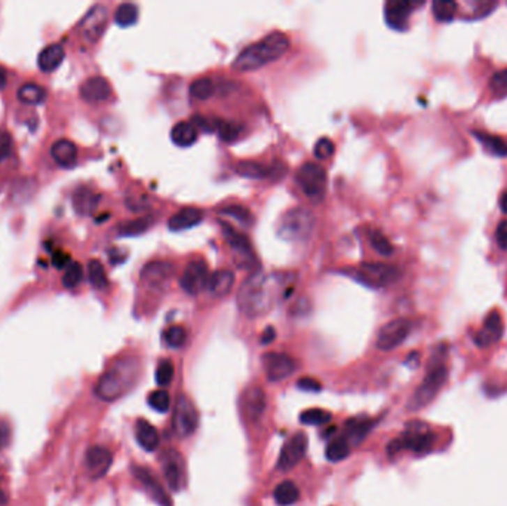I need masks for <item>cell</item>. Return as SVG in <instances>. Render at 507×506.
Masks as SVG:
<instances>
[{"label": "cell", "instance_id": "74e56055", "mask_svg": "<svg viewBox=\"0 0 507 506\" xmlns=\"http://www.w3.org/2000/svg\"><path fill=\"white\" fill-rule=\"evenodd\" d=\"M218 214L239 221L241 225H243V226H251L252 221H254L251 211L248 208H245V207H242V205H226V207L220 208Z\"/></svg>", "mask_w": 507, "mask_h": 506}, {"label": "cell", "instance_id": "9a60e30c", "mask_svg": "<svg viewBox=\"0 0 507 506\" xmlns=\"http://www.w3.org/2000/svg\"><path fill=\"white\" fill-rule=\"evenodd\" d=\"M209 276L208 265L204 260H193L186 266L180 284L186 292L195 296L208 287Z\"/></svg>", "mask_w": 507, "mask_h": 506}, {"label": "cell", "instance_id": "d6986e66", "mask_svg": "<svg viewBox=\"0 0 507 506\" xmlns=\"http://www.w3.org/2000/svg\"><path fill=\"white\" fill-rule=\"evenodd\" d=\"M503 329H504V325H503L500 312L492 311L485 318V322H483L480 332H478V334L475 336L476 345L480 348H487L495 342H499L503 336Z\"/></svg>", "mask_w": 507, "mask_h": 506}, {"label": "cell", "instance_id": "c3c4849f", "mask_svg": "<svg viewBox=\"0 0 507 506\" xmlns=\"http://www.w3.org/2000/svg\"><path fill=\"white\" fill-rule=\"evenodd\" d=\"M214 129L218 133V135L226 140V141H233L234 138H238L241 134V126L236 122H227V121H217L214 124Z\"/></svg>", "mask_w": 507, "mask_h": 506}, {"label": "cell", "instance_id": "e575fe53", "mask_svg": "<svg viewBox=\"0 0 507 506\" xmlns=\"http://www.w3.org/2000/svg\"><path fill=\"white\" fill-rule=\"evenodd\" d=\"M351 452V445L349 444V441L340 435V437L334 438L331 442L328 444L326 447V459L329 462H341L345 461L346 457H349Z\"/></svg>", "mask_w": 507, "mask_h": 506}, {"label": "cell", "instance_id": "44dd1931", "mask_svg": "<svg viewBox=\"0 0 507 506\" xmlns=\"http://www.w3.org/2000/svg\"><path fill=\"white\" fill-rule=\"evenodd\" d=\"M174 274V266L168 262H150L141 270V281L149 287L159 288L167 284Z\"/></svg>", "mask_w": 507, "mask_h": 506}, {"label": "cell", "instance_id": "484cf974", "mask_svg": "<svg viewBox=\"0 0 507 506\" xmlns=\"http://www.w3.org/2000/svg\"><path fill=\"white\" fill-rule=\"evenodd\" d=\"M202 218H204V213L199 208L186 207L169 218L168 226L174 232H180V230L190 229V228L199 225V223L202 221Z\"/></svg>", "mask_w": 507, "mask_h": 506}, {"label": "cell", "instance_id": "680465c9", "mask_svg": "<svg viewBox=\"0 0 507 506\" xmlns=\"http://www.w3.org/2000/svg\"><path fill=\"white\" fill-rule=\"evenodd\" d=\"M275 337H276L275 328H273V327H268V328H266V329H264V333H263V336H262V343H263V345L272 343L273 340H275Z\"/></svg>", "mask_w": 507, "mask_h": 506}, {"label": "cell", "instance_id": "b9f144b4", "mask_svg": "<svg viewBox=\"0 0 507 506\" xmlns=\"http://www.w3.org/2000/svg\"><path fill=\"white\" fill-rule=\"evenodd\" d=\"M331 413L322 410V408H310L305 410L300 415V422L304 425H312V426H321L331 420Z\"/></svg>", "mask_w": 507, "mask_h": 506}, {"label": "cell", "instance_id": "f35d334b", "mask_svg": "<svg viewBox=\"0 0 507 506\" xmlns=\"http://www.w3.org/2000/svg\"><path fill=\"white\" fill-rule=\"evenodd\" d=\"M138 20V6L134 3H122L116 9L114 21L121 27H129Z\"/></svg>", "mask_w": 507, "mask_h": 506}, {"label": "cell", "instance_id": "4fadbf2b", "mask_svg": "<svg viewBox=\"0 0 507 506\" xmlns=\"http://www.w3.org/2000/svg\"><path fill=\"white\" fill-rule=\"evenodd\" d=\"M263 367L270 382H280L297 370V362L287 354L279 352H267L263 355Z\"/></svg>", "mask_w": 507, "mask_h": 506}, {"label": "cell", "instance_id": "816d5d0a", "mask_svg": "<svg viewBox=\"0 0 507 506\" xmlns=\"http://www.w3.org/2000/svg\"><path fill=\"white\" fill-rule=\"evenodd\" d=\"M335 151V146L329 138H321L317 143L315 144L313 153L317 159H328L334 155Z\"/></svg>", "mask_w": 507, "mask_h": 506}, {"label": "cell", "instance_id": "11a10c76", "mask_svg": "<svg viewBox=\"0 0 507 506\" xmlns=\"http://www.w3.org/2000/svg\"><path fill=\"white\" fill-rule=\"evenodd\" d=\"M495 241H497L501 250L507 251V220L501 221L499 225L497 232H495Z\"/></svg>", "mask_w": 507, "mask_h": 506}, {"label": "cell", "instance_id": "f1b7e54d", "mask_svg": "<svg viewBox=\"0 0 507 506\" xmlns=\"http://www.w3.org/2000/svg\"><path fill=\"white\" fill-rule=\"evenodd\" d=\"M233 284H234V274L232 270L221 269L209 276L206 288L209 290L212 296L224 297L226 294L230 292Z\"/></svg>", "mask_w": 507, "mask_h": 506}, {"label": "cell", "instance_id": "4316f807", "mask_svg": "<svg viewBox=\"0 0 507 506\" xmlns=\"http://www.w3.org/2000/svg\"><path fill=\"white\" fill-rule=\"evenodd\" d=\"M51 155L60 167L70 168L77 161V147L70 140H58L51 147Z\"/></svg>", "mask_w": 507, "mask_h": 506}, {"label": "cell", "instance_id": "2e32d148", "mask_svg": "<svg viewBox=\"0 0 507 506\" xmlns=\"http://www.w3.org/2000/svg\"><path fill=\"white\" fill-rule=\"evenodd\" d=\"M236 172L246 179L279 180L280 177H284L285 175V167L284 165H280V167L279 165H264V163L255 162V161H242L236 165Z\"/></svg>", "mask_w": 507, "mask_h": 506}, {"label": "cell", "instance_id": "94428289", "mask_svg": "<svg viewBox=\"0 0 507 506\" xmlns=\"http://www.w3.org/2000/svg\"><path fill=\"white\" fill-rule=\"evenodd\" d=\"M500 208H501V211H503V213H506L507 214V192L501 196V199H500Z\"/></svg>", "mask_w": 507, "mask_h": 506}, {"label": "cell", "instance_id": "8d00e7d4", "mask_svg": "<svg viewBox=\"0 0 507 506\" xmlns=\"http://www.w3.org/2000/svg\"><path fill=\"white\" fill-rule=\"evenodd\" d=\"M153 221H155V218L151 216H144L131 221H126L123 225H121L119 233L123 235V237H137V235H141L149 230L153 225Z\"/></svg>", "mask_w": 507, "mask_h": 506}, {"label": "cell", "instance_id": "ffe728a7", "mask_svg": "<svg viewBox=\"0 0 507 506\" xmlns=\"http://www.w3.org/2000/svg\"><path fill=\"white\" fill-rule=\"evenodd\" d=\"M412 10H414V3L412 2H407V0H391V2L386 3L384 9L387 24L396 30H405Z\"/></svg>", "mask_w": 507, "mask_h": 506}, {"label": "cell", "instance_id": "9c48e42d", "mask_svg": "<svg viewBox=\"0 0 507 506\" xmlns=\"http://www.w3.org/2000/svg\"><path fill=\"white\" fill-rule=\"evenodd\" d=\"M172 426L180 437H190L199 426V413L186 395H179L174 407Z\"/></svg>", "mask_w": 507, "mask_h": 506}, {"label": "cell", "instance_id": "277c9868", "mask_svg": "<svg viewBox=\"0 0 507 506\" xmlns=\"http://www.w3.org/2000/svg\"><path fill=\"white\" fill-rule=\"evenodd\" d=\"M448 380V369L441 358L432 359L429 364L427 374L424 375L423 382L418 385L416 392L412 394L408 410L409 411H420L424 407H427L433 399L441 392L444 385Z\"/></svg>", "mask_w": 507, "mask_h": 506}, {"label": "cell", "instance_id": "d6a6232c", "mask_svg": "<svg viewBox=\"0 0 507 506\" xmlns=\"http://www.w3.org/2000/svg\"><path fill=\"white\" fill-rule=\"evenodd\" d=\"M273 496L279 506H291L300 499V490L296 486V482L287 479V481H282L280 484L275 489Z\"/></svg>", "mask_w": 507, "mask_h": 506}, {"label": "cell", "instance_id": "6125c7cd", "mask_svg": "<svg viewBox=\"0 0 507 506\" xmlns=\"http://www.w3.org/2000/svg\"><path fill=\"white\" fill-rule=\"evenodd\" d=\"M6 503H8V494L2 487H0V506H5Z\"/></svg>", "mask_w": 507, "mask_h": 506}, {"label": "cell", "instance_id": "52a82bcc", "mask_svg": "<svg viewBox=\"0 0 507 506\" xmlns=\"http://www.w3.org/2000/svg\"><path fill=\"white\" fill-rule=\"evenodd\" d=\"M433 445V435L427 431V426L423 423L414 422L407 428L402 437L393 440L387 447V453L393 456L400 450H411L416 453H423L429 450Z\"/></svg>", "mask_w": 507, "mask_h": 506}, {"label": "cell", "instance_id": "7dc6e473", "mask_svg": "<svg viewBox=\"0 0 507 506\" xmlns=\"http://www.w3.org/2000/svg\"><path fill=\"white\" fill-rule=\"evenodd\" d=\"M149 404L153 410L159 411V413H167L171 405L169 394L163 389H158L155 392H151L149 396Z\"/></svg>", "mask_w": 507, "mask_h": 506}, {"label": "cell", "instance_id": "f5cc1de1", "mask_svg": "<svg viewBox=\"0 0 507 506\" xmlns=\"http://www.w3.org/2000/svg\"><path fill=\"white\" fill-rule=\"evenodd\" d=\"M13 150V138L5 131L0 133V161L9 158Z\"/></svg>", "mask_w": 507, "mask_h": 506}, {"label": "cell", "instance_id": "7bdbcfd3", "mask_svg": "<svg viewBox=\"0 0 507 506\" xmlns=\"http://www.w3.org/2000/svg\"><path fill=\"white\" fill-rule=\"evenodd\" d=\"M432 9H433V15L438 21L442 22H448L453 21L455 14H457V3L455 2H444V0H436V2L432 3Z\"/></svg>", "mask_w": 507, "mask_h": 506}, {"label": "cell", "instance_id": "1f68e13d", "mask_svg": "<svg viewBox=\"0 0 507 506\" xmlns=\"http://www.w3.org/2000/svg\"><path fill=\"white\" fill-rule=\"evenodd\" d=\"M197 126L195 125V122H179L171 131V138L176 146L180 147H188L192 146L195 141L197 140Z\"/></svg>", "mask_w": 507, "mask_h": 506}, {"label": "cell", "instance_id": "681fc988", "mask_svg": "<svg viewBox=\"0 0 507 506\" xmlns=\"http://www.w3.org/2000/svg\"><path fill=\"white\" fill-rule=\"evenodd\" d=\"M174 379V364L169 359H163L156 369V383L159 386H168Z\"/></svg>", "mask_w": 507, "mask_h": 506}, {"label": "cell", "instance_id": "7402d4cb", "mask_svg": "<svg viewBox=\"0 0 507 506\" xmlns=\"http://www.w3.org/2000/svg\"><path fill=\"white\" fill-rule=\"evenodd\" d=\"M80 96L88 103H101L110 98L112 87L105 77L92 76L82 84Z\"/></svg>", "mask_w": 507, "mask_h": 506}, {"label": "cell", "instance_id": "5b68a950", "mask_svg": "<svg viewBox=\"0 0 507 506\" xmlns=\"http://www.w3.org/2000/svg\"><path fill=\"white\" fill-rule=\"evenodd\" d=\"M315 223V214L309 208L294 207L279 218L278 235L289 242H301L312 237Z\"/></svg>", "mask_w": 507, "mask_h": 506}, {"label": "cell", "instance_id": "ee69618b", "mask_svg": "<svg viewBox=\"0 0 507 506\" xmlns=\"http://www.w3.org/2000/svg\"><path fill=\"white\" fill-rule=\"evenodd\" d=\"M370 241H371L372 248L383 257H391L395 253L393 245L391 244V241H388L384 237V233H381L380 230H377V229L371 230Z\"/></svg>", "mask_w": 507, "mask_h": 506}, {"label": "cell", "instance_id": "cb8c5ba5", "mask_svg": "<svg viewBox=\"0 0 507 506\" xmlns=\"http://www.w3.org/2000/svg\"><path fill=\"white\" fill-rule=\"evenodd\" d=\"M134 475L137 477V479L144 486V489L147 490V493L151 496V499L155 500L158 505L160 506H172L171 499L168 498V494L165 493V490L162 489V486L156 481V478L153 477V474L150 472L149 469L146 468H134Z\"/></svg>", "mask_w": 507, "mask_h": 506}, {"label": "cell", "instance_id": "db71d44e", "mask_svg": "<svg viewBox=\"0 0 507 506\" xmlns=\"http://www.w3.org/2000/svg\"><path fill=\"white\" fill-rule=\"evenodd\" d=\"M297 386L301 391H305V392H319L322 389V385L313 378H301L297 382Z\"/></svg>", "mask_w": 507, "mask_h": 506}, {"label": "cell", "instance_id": "9f6ffc18", "mask_svg": "<svg viewBox=\"0 0 507 506\" xmlns=\"http://www.w3.org/2000/svg\"><path fill=\"white\" fill-rule=\"evenodd\" d=\"M10 440V426L5 420H0V450H3L8 447Z\"/></svg>", "mask_w": 507, "mask_h": 506}, {"label": "cell", "instance_id": "83f0119b", "mask_svg": "<svg viewBox=\"0 0 507 506\" xmlns=\"http://www.w3.org/2000/svg\"><path fill=\"white\" fill-rule=\"evenodd\" d=\"M135 438L139 447L146 452H155L159 447V432L147 420H138L135 425Z\"/></svg>", "mask_w": 507, "mask_h": 506}, {"label": "cell", "instance_id": "91938a15", "mask_svg": "<svg viewBox=\"0 0 507 506\" xmlns=\"http://www.w3.org/2000/svg\"><path fill=\"white\" fill-rule=\"evenodd\" d=\"M8 84V72L6 68L0 66V91H2Z\"/></svg>", "mask_w": 507, "mask_h": 506}, {"label": "cell", "instance_id": "ac0fdd59", "mask_svg": "<svg viewBox=\"0 0 507 506\" xmlns=\"http://www.w3.org/2000/svg\"><path fill=\"white\" fill-rule=\"evenodd\" d=\"M113 463V456L103 445H93L86 453V468L93 479H98L109 472Z\"/></svg>", "mask_w": 507, "mask_h": 506}, {"label": "cell", "instance_id": "60d3db41", "mask_svg": "<svg viewBox=\"0 0 507 506\" xmlns=\"http://www.w3.org/2000/svg\"><path fill=\"white\" fill-rule=\"evenodd\" d=\"M88 274H89V281L93 288L97 290H104L107 287L109 281H107V275H105V269L103 266V263L100 260H91L88 265Z\"/></svg>", "mask_w": 507, "mask_h": 506}, {"label": "cell", "instance_id": "d4e9b609", "mask_svg": "<svg viewBox=\"0 0 507 506\" xmlns=\"http://www.w3.org/2000/svg\"><path fill=\"white\" fill-rule=\"evenodd\" d=\"M372 426H374L372 419H367V417L350 419L346 422V425H345L343 437L349 441V444L353 449V447L359 445L365 438H367V435L370 433Z\"/></svg>", "mask_w": 507, "mask_h": 506}, {"label": "cell", "instance_id": "30bf717a", "mask_svg": "<svg viewBox=\"0 0 507 506\" xmlns=\"http://www.w3.org/2000/svg\"><path fill=\"white\" fill-rule=\"evenodd\" d=\"M412 332V322L407 318H398L381 327L377 336V348L383 352H391L402 345Z\"/></svg>", "mask_w": 507, "mask_h": 506}, {"label": "cell", "instance_id": "d590c367", "mask_svg": "<svg viewBox=\"0 0 507 506\" xmlns=\"http://www.w3.org/2000/svg\"><path fill=\"white\" fill-rule=\"evenodd\" d=\"M17 96L21 103L36 105V104H40L45 101L46 91L40 85H36V84H24L22 87H20Z\"/></svg>", "mask_w": 507, "mask_h": 506}, {"label": "cell", "instance_id": "6da1fadb", "mask_svg": "<svg viewBox=\"0 0 507 506\" xmlns=\"http://www.w3.org/2000/svg\"><path fill=\"white\" fill-rule=\"evenodd\" d=\"M296 276L289 274H254L239 288L238 306L250 318L263 316L294 288Z\"/></svg>", "mask_w": 507, "mask_h": 506}, {"label": "cell", "instance_id": "f907efd6", "mask_svg": "<svg viewBox=\"0 0 507 506\" xmlns=\"http://www.w3.org/2000/svg\"><path fill=\"white\" fill-rule=\"evenodd\" d=\"M490 88L495 96H507V68L497 72L491 77Z\"/></svg>", "mask_w": 507, "mask_h": 506}, {"label": "cell", "instance_id": "4dcf8cb0", "mask_svg": "<svg viewBox=\"0 0 507 506\" xmlns=\"http://www.w3.org/2000/svg\"><path fill=\"white\" fill-rule=\"evenodd\" d=\"M98 202L100 196L91 189H86V187H79L73 193V207L80 216L92 214L98 207Z\"/></svg>", "mask_w": 507, "mask_h": 506}, {"label": "cell", "instance_id": "7c38bea8", "mask_svg": "<svg viewBox=\"0 0 507 506\" xmlns=\"http://www.w3.org/2000/svg\"><path fill=\"white\" fill-rule=\"evenodd\" d=\"M162 469L165 479L172 491H180L186 484V462L180 452L167 450L162 454Z\"/></svg>", "mask_w": 507, "mask_h": 506}, {"label": "cell", "instance_id": "3957f363", "mask_svg": "<svg viewBox=\"0 0 507 506\" xmlns=\"http://www.w3.org/2000/svg\"><path fill=\"white\" fill-rule=\"evenodd\" d=\"M289 50V39L282 31L268 33L267 36L258 42L246 46V48L236 57L233 68L238 72H250L273 63Z\"/></svg>", "mask_w": 507, "mask_h": 506}, {"label": "cell", "instance_id": "836d02e7", "mask_svg": "<svg viewBox=\"0 0 507 506\" xmlns=\"http://www.w3.org/2000/svg\"><path fill=\"white\" fill-rule=\"evenodd\" d=\"M474 135L478 138L479 143L483 146L488 153H491L492 156H500L504 158L507 156V144L500 137H495L487 133H478L475 131Z\"/></svg>", "mask_w": 507, "mask_h": 506}, {"label": "cell", "instance_id": "bcb514c9", "mask_svg": "<svg viewBox=\"0 0 507 506\" xmlns=\"http://www.w3.org/2000/svg\"><path fill=\"white\" fill-rule=\"evenodd\" d=\"M82 278H84V267H82L79 262H72L66 269V274L63 276V285L66 288H76L80 284Z\"/></svg>", "mask_w": 507, "mask_h": 506}, {"label": "cell", "instance_id": "e0dca14e", "mask_svg": "<svg viewBox=\"0 0 507 506\" xmlns=\"http://www.w3.org/2000/svg\"><path fill=\"white\" fill-rule=\"evenodd\" d=\"M242 407L245 416L251 422H258L266 411L267 396L262 387L251 386L242 395Z\"/></svg>", "mask_w": 507, "mask_h": 506}, {"label": "cell", "instance_id": "8992f818", "mask_svg": "<svg viewBox=\"0 0 507 506\" xmlns=\"http://www.w3.org/2000/svg\"><path fill=\"white\" fill-rule=\"evenodd\" d=\"M349 276L362 282L363 285L371 287V288H383L395 284L399 281L400 269L392 265L386 263H363L358 267H350L347 269Z\"/></svg>", "mask_w": 507, "mask_h": 506}, {"label": "cell", "instance_id": "ab89813d", "mask_svg": "<svg viewBox=\"0 0 507 506\" xmlns=\"http://www.w3.org/2000/svg\"><path fill=\"white\" fill-rule=\"evenodd\" d=\"M214 91H215L214 82L209 77H199L193 80L190 85V96L196 100H208L212 97Z\"/></svg>", "mask_w": 507, "mask_h": 506}, {"label": "cell", "instance_id": "5bb4252c", "mask_svg": "<svg viewBox=\"0 0 507 506\" xmlns=\"http://www.w3.org/2000/svg\"><path fill=\"white\" fill-rule=\"evenodd\" d=\"M109 21V10L103 5L92 6L88 14L80 21L79 29L88 42H97L107 27Z\"/></svg>", "mask_w": 507, "mask_h": 506}, {"label": "cell", "instance_id": "f6af8a7d", "mask_svg": "<svg viewBox=\"0 0 507 506\" xmlns=\"http://www.w3.org/2000/svg\"><path fill=\"white\" fill-rule=\"evenodd\" d=\"M186 338H187V333L181 325H172V327L167 328V332L163 333L165 343L174 349L181 348L186 343Z\"/></svg>", "mask_w": 507, "mask_h": 506}, {"label": "cell", "instance_id": "ba28073f", "mask_svg": "<svg viewBox=\"0 0 507 506\" xmlns=\"http://www.w3.org/2000/svg\"><path fill=\"white\" fill-rule=\"evenodd\" d=\"M296 181L301 187L303 193L310 201L319 204L325 198L326 189V172L321 165L313 162H305L298 168L296 174Z\"/></svg>", "mask_w": 507, "mask_h": 506}, {"label": "cell", "instance_id": "603a6c76", "mask_svg": "<svg viewBox=\"0 0 507 506\" xmlns=\"http://www.w3.org/2000/svg\"><path fill=\"white\" fill-rule=\"evenodd\" d=\"M222 235L226 238V242L230 245V248L236 254H239L242 260H251L254 255L252 245L242 232L234 229L229 223H222Z\"/></svg>", "mask_w": 507, "mask_h": 506}, {"label": "cell", "instance_id": "f546056e", "mask_svg": "<svg viewBox=\"0 0 507 506\" xmlns=\"http://www.w3.org/2000/svg\"><path fill=\"white\" fill-rule=\"evenodd\" d=\"M64 57H66V52H64L63 46L54 43V45L46 46V48L39 54L38 64L42 72L51 73L55 68L61 66V63L64 61Z\"/></svg>", "mask_w": 507, "mask_h": 506}, {"label": "cell", "instance_id": "8fae6325", "mask_svg": "<svg viewBox=\"0 0 507 506\" xmlns=\"http://www.w3.org/2000/svg\"><path fill=\"white\" fill-rule=\"evenodd\" d=\"M308 445H309L308 435L303 432H297L296 435H292V437L285 442V445L282 447L278 461V469L282 470V472H288L292 468H296L301 462L305 452H308Z\"/></svg>", "mask_w": 507, "mask_h": 506}, {"label": "cell", "instance_id": "6f0895ef", "mask_svg": "<svg viewBox=\"0 0 507 506\" xmlns=\"http://www.w3.org/2000/svg\"><path fill=\"white\" fill-rule=\"evenodd\" d=\"M52 265H54L55 267H58V269H61V267L68 266V265H70V255H68L67 253H64V251H60V250H58V251L54 254V257H52Z\"/></svg>", "mask_w": 507, "mask_h": 506}, {"label": "cell", "instance_id": "7a4b0ae2", "mask_svg": "<svg viewBox=\"0 0 507 506\" xmlns=\"http://www.w3.org/2000/svg\"><path fill=\"white\" fill-rule=\"evenodd\" d=\"M139 375V362L134 357L114 361L96 385V395L101 401H116L133 389Z\"/></svg>", "mask_w": 507, "mask_h": 506}]
</instances>
